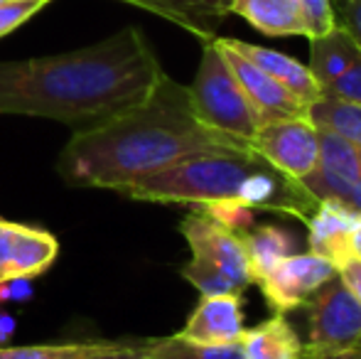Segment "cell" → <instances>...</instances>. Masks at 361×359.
Wrapping results in <instances>:
<instances>
[{"instance_id": "2", "label": "cell", "mask_w": 361, "mask_h": 359, "mask_svg": "<svg viewBox=\"0 0 361 359\" xmlns=\"http://www.w3.org/2000/svg\"><path fill=\"white\" fill-rule=\"evenodd\" d=\"M204 153H253V148L207 126L190 89L162 74L140 104L94 128L74 130L57 173L72 187L121 192L143 175Z\"/></svg>"}, {"instance_id": "34", "label": "cell", "mask_w": 361, "mask_h": 359, "mask_svg": "<svg viewBox=\"0 0 361 359\" xmlns=\"http://www.w3.org/2000/svg\"><path fill=\"white\" fill-rule=\"evenodd\" d=\"M327 359H361V355L357 350H352V352H344V355H334V357H327Z\"/></svg>"}, {"instance_id": "20", "label": "cell", "mask_w": 361, "mask_h": 359, "mask_svg": "<svg viewBox=\"0 0 361 359\" xmlns=\"http://www.w3.org/2000/svg\"><path fill=\"white\" fill-rule=\"evenodd\" d=\"M307 116L317 128L334 130V133L344 135L361 148V106L322 96L310 106Z\"/></svg>"}, {"instance_id": "37", "label": "cell", "mask_w": 361, "mask_h": 359, "mask_svg": "<svg viewBox=\"0 0 361 359\" xmlns=\"http://www.w3.org/2000/svg\"><path fill=\"white\" fill-rule=\"evenodd\" d=\"M39 3H44V5H47V3H49V0H39Z\"/></svg>"}, {"instance_id": "14", "label": "cell", "mask_w": 361, "mask_h": 359, "mask_svg": "<svg viewBox=\"0 0 361 359\" xmlns=\"http://www.w3.org/2000/svg\"><path fill=\"white\" fill-rule=\"evenodd\" d=\"M118 3L147 10L187 30L200 42L214 39L224 20L231 15V0H118Z\"/></svg>"}, {"instance_id": "30", "label": "cell", "mask_w": 361, "mask_h": 359, "mask_svg": "<svg viewBox=\"0 0 361 359\" xmlns=\"http://www.w3.org/2000/svg\"><path fill=\"white\" fill-rule=\"evenodd\" d=\"M339 278H342L344 286L352 291V296L359 300L361 305V261H347V264L339 269Z\"/></svg>"}, {"instance_id": "12", "label": "cell", "mask_w": 361, "mask_h": 359, "mask_svg": "<svg viewBox=\"0 0 361 359\" xmlns=\"http://www.w3.org/2000/svg\"><path fill=\"white\" fill-rule=\"evenodd\" d=\"M246 330L243 325L241 296H202L200 305L187 317L185 327L177 332V340L190 345H228L238 342Z\"/></svg>"}, {"instance_id": "6", "label": "cell", "mask_w": 361, "mask_h": 359, "mask_svg": "<svg viewBox=\"0 0 361 359\" xmlns=\"http://www.w3.org/2000/svg\"><path fill=\"white\" fill-rule=\"evenodd\" d=\"M310 342L305 357L327 359L344 355L361 342V305L342 283L339 273L327 281L307 303Z\"/></svg>"}, {"instance_id": "24", "label": "cell", "mask_w": 361, "mask_h": 359, "mask_svg": "<svg viewBox=\"0 0 361 359\" xmlns=\"http://www.w3.org/2000/svg\"><path fill=\"white\" fill-rule=\"evenodd\" d=\"M42 8L44 3H39V0H0V37L18 30Z\"/></svg>"}, {"instance_id": "8", "label": "cell", "mask_w": 361, "mask_h": 359, "mask_svg": "<svg viewBox=\"0 0 361 359\" xmlns=\"http://www.w3.org/2000/svg\"><path fill=\"white\" fill-rule=\"evenodd\" d=\"M339 273L332 261L317 254H290L256 286H261L263 298L276 312L286 315L288 310L305 305L327 281Z\"/></svg>"}, {"instance_id": "15", "label": "cell", "mask_w": 361, "mask_h": 359, "mask_svg": "<svg viewBox=\"0 0 361 359\" xmlns=\"http://www.w3.org/2000/svg\"><path fill=\"white\" fill-rule=\"evenodd\" d=\"M238 54L253 62L256 67H261L268 77H273L278 84H283L290 94L298 96L302 104L312 106L314 101L322 99V89H319L317 79L312 77V72L307 69V64L298 62L290 54H283L278 49L271 47H261V44H251L243 42V39H233V37H224Z\"/></svg>"}, {"instance_id": "9", "label": "cell", "mask_w": 361, "mask_h": 359, "mask_svg": "<svg viewBox=\"0 0 361 359\" xmlns=\"http://www.w3.org/2000/svg\"><path fill=\"white\" fill-rule=\"evenodd\" d=\"M59 241L42 226L0 219V281L37 278L52 269Z\"/></svg>"}, {"instance_id": "10", "label": "cell", "mask_w": 361, "mask_h": 359, "mask_svg": "<svg viewBox=\"0 0 361 359\" xmlns=\"http://www.w3.org/2000/svg\"><path fill=\"white\" fill-rule=\"evenodd\" d=\"M214 42L221 49L226 64L231 67L233 77L241 84L243 94L248 96L251 106L256 109L261 123H271V121H281V118H295V116H307L310 106L302 104L295 94H290L283 84H278L273 77H268L253 62H248L224 37H214Z\"/></svg>"}, {"instance_id": "17", "label": "cell", "mask_w": 361, "mask_h": 359, "mask_svg": "<svg viewBox=\"0 0 361 359\" xmlns=\"http://www.w3.org/2000/svg\"><path fill=\"white\" fill-rule=\"evenodd\" d=\"M361 49L354 37L337 23V28L329 30L322 37L310 39V64L307 69L317 79L319 89L339 79L354 62L359 59Z\"/></svg>"}, {"instance_id": "32", "label": "cell", "mask_w": 361, "mask_h": 359, "mask_svg": "<svg viewBox=\"0 0 361 359\" xmlns=\"http://www.w3.org/2000/svg\"><path fill=\"white\" fill-rule=\"evenodd\" d=\"M349 254H352L354 261H361V217L352 231V239H349Z\"/></svg>"}, {"instance_id": "11", "label": "cell", "mask_w": 361, "mask_h": 359, "mask_svg": "<svg viewBox=\"0 0 361 359\" xmlns=\"http://www.w3.org/2000/svg\"><path fill=\"white\" fill-rule=\"evenodd\" d=\"M319 130V158L312 175L302 180L314 200L344 202L352 187L361 180V148L344 135L327 128Z\"/></svg>"}, {"instance_id": "28", "label": "cell", "mask_w": 361, "mask_h": 359, "mask_svg": "<svg viewBox=\"0 0 361 359\" xmlns=\"http://www.w3.org/2000/svg\"><path fill=\"white\" fill-rule=\"evenodd\" d=\"M334 15L337 23L354 37L361 49V0H334Z\"/></svg>"}, {"instance_id": "27", "label": "cell", "mask_w": 361, "mask_h": 359, "mask_svg": "<svg viewBox=\"0 0 361 359\" xmlns=\"http://www.w3.org/2000/svg\"><path fill=\"white\" fill-rule=\"evenodd\" d=\"M202 212H204V214H209L212 219H216L219 224H224L226 229L236 231V234L248 231V229H251V224H253V209L241 207V205H231V202L202 207Z\"/></svg>"}, {"instance_id": "5", "label": "cell", "mask_w": 361, "mask_h": 359, "mask_svg": "<svg viewBox=\"0 0 361 359\" xmlns=\"http://www.w3.org/2000/svg\"><path fill=\"white\" fill-rule=\"evenodd\" d=\"M187 89L200 118L221 133L251 143L256 130L263 126L214 39L202 42L200 69Z\"/></svg>"}, {"instance_id": "22", "label": "cell", "mask_w": 361, "mask_h": 359, "mask_svg": "<svg viewBox=\"0 0 361 359\" xmlns=\"http://www.w3.org/2000/svg\"><path fill=\"white\" fill-rule=\"evenodd\" d=\"M152 340H89L62 359H135L150 350Z\"/></svg>"}, {"instance_id": "1", "label": "cell", "mask_w": 361, "mask_h": 359, "mask_svg": "<svg viewBox=\"0 0 361 359\" xmlns=\"http://www.w3.org/2000/svg\"><path fill=\"white\" fill-rule=\"evenodd\" d=\"M165 74L143 30L128 25L72 52L0 62V116L86 130L140 104Z\"/></svg>"}, {"instance_id": "19", "label": "cell", "mask_w": 361, "mask_h": 359, "mask_svg": "<svg viewBox=\"0 0 361 359\" xmlns=\"http://www.w3.org/2000/svg\"><path fill=\"white\" fill-rule=\"evenodd\" d=\"M243 249H246L248 269H251L253 283L268 276L283 259L295 254V236L286 226L263 224L258 229H248L241 234Z\"/></svg>"}, {"instance_id": "4", "label": "cell", "mask_w": 361, "mask_h": 359, "mask_svg": "<svg viewBox=\"0 0 361 359\" xmlns=\"http://www.w3.org/2000/svg\"><path fill=\"white\" fill-rule=\"evenodd\" d=\"M180 234L192 251V259L180 273L202 296H241L253 286L241 234L226 229L202 209L190 212L182 219Z\"/></svg>"}, {"instance_id": "33", "label": "cell", "mask_w": 361, "mask_h": 359, "mask_svg": "<svg viewBox=\"0 0 361 359\" xmlns=\"http://www.w3.org/2000/svg\"><path fill=\"white\" fill-rule=\"evenodd\" d=\"M342 205H347L349 209H354L357 214H361V180L352 187V192H349L347 200H344Z\"/></svg>"}, {"instance_id": "26", "label": "cell", "mask_w": 361, "mask_h": 359, "mask_svg": "<svg viewBox=\"0 0 361 359\" xmlns=\"http://www.w3.org/2000/svg\"><path fill=\"white\" fill-rule=\"evenodd\" d=\"M322 96L361 106V54H359L357 62H354L352 67L342 74V77L334 79L332 84H327V87L322 89Z\"/></svg>"}, {"instance_id": "35", "label": "cell", "mask_w": 361, "mask_h": 359, "mask_svg": "<svg viewBox=\"0 0 361 359\" xmlns=\"http://www.w3.org/2000/svg\"><path fill=\"white\" fill-rule=\"evenodd\" d=\"M150 347H152V345H150ZM135 359H160V357H155V355H152L150 350H147L145 355H140V357H135Z\"/></svg>"}, {"instance_id": "13", "label": "cell", "mask_w": 361, "mask_h": 359, "mask_svg": "<svg viewBox=\"0 0 361 359\" xmlns=\"http://www.w3.org/2000/svg\"><path fill=\"white\" fill-rule=\"evenodd\" d=\"M359 217L361 214L349 209L339 200H319L310 219L305 221L310 226V254L322 256L332 261L337 269H342L347 261H352L349 239H352Z\"/></svg>"}, {"instance_id": "21", "label": "cell", "mask_w": 361, "mask_h": 359, "mask_svg": "<svg viewBox=\"0 0 361 359\" xmlns=\"http://www.w3.org/2000/svg\"><path fill=\"white\" fill-rule=\"evenodd\" d=\"M150 352L160 359H248L241 340L228 345H190L185 340L172 337H155Z\"/></svg>"}, {"instance_id": "7", "label": "cell", "mask_w": 361, "mask_h": 359, "mask_svg": "<svg viewBox=\"0 0 361 359\" xmlns=\"http://www.w3.org/2000/svg\"><path fill=\"white\" fill-rule=\"evenodd\" d=\"M251 148L268 165L302 182L317 168L319 130L310 116H295L263 123L251 138Z\"/></svg>"}, {"instance_id": "18", "label": "cell", "mask_w": 361, "mask_h": 359, "mask_svg": "<svg viewBox=\"0 0 361 359\" xmlns=\"http://www.w3.org/2000/svg\"><path fill=\"white\" fill-rule=\"evenodd\" d=\"M241 345L248 359H302L305 352L302 340L283 312L243 330Z\"/></svg>"}, {"instance_id": "29", "label": "cell", "mask_w": 361, "mask_h": 359, "mask_svg": "<svg viewBox=\"0 0 361 359\" xmlns=\"http://www.w3.org/2000/svg\"><path fill=\"white\" fill-rule=\"evenodd\" d=\"M32 293V278H5V281H0V303H27Z\"/></svg>"}, {"instance_id": "16", "label": "cell", "mask_w": 361, "mask_h": 359, "mask_svg": "<svg viewBox=\"0 0 361 359\" xmlns=\"http://www.w3.org/2000/svg\"><path fill=\"white\" fill-rule=\"evenodd\" d=\"M231 15L268 37H305V23L300 0H231Z\"/></svg>"}, {"instance_id": "25", "label": "cell", "mask_w": 361, "mask_h": 359, "mask_svg": "<svg viewBox=\"0 0 361 359\" xmlns=\"http://www.w3.org/2000/svg\"><path fill=\"white\" fill-rule=\"evenodd\" d=\"M81 342H54V345H23L0 347V359H62L79 350Z\"/></svg>"}, {"instance_id": "36", "label": "cell", "mask_w": 361, "mask_h": 359, "mask_svg": "<svg viewBox=\"0 0 361 359\" xmlns=\"http://www.w3.org/2000/svg\"><path fill=\"white\" fill-rule=\"evenodd\" d=\"M354 350H357V352H359V355H361V342H359V347H354Z\"/></svg>"}, {"instance_id": "31", "label": "cell", "mask_w": 361, "mask_h": 359, "mask_svg": "<svg viewBox=\"0 0 361 359\" xmlns=\"http://www.w3.org/2000/svg\"><path fill=\"white\" fill-rule=\"evenodd\" d=\"M13 335H15V317L10 312L0 310V347L8 345Z\"/></svg>"}, {"instance_id": "3", "label": "cell", "mask_w": 361, "mask_h": 359, "mask_svg": "<svg viewBox=\"0 0 361 359\" xmlns=\"http://www.w3.org/2000/svg\"><path fill=\"white\" fill-rule=\"evenodd\" d=\"M121 195L157 205H241L307 221L317 200L302 182L268 165L256 153H204L130 182Z\"/></svg>"}, {"instance_id": "23", "label": "cell", "mask_w": 361, "mask_h": 359, "mask_svg": "<svg viewBox=\"0 0 361 359\" xmlns=\"http://www.w3.org/2000/svg\"><path fill=\"white\" fill-rule=\"evenodd\" d=\"M305 23V37H322L329 30L337 28V15H334L332 0H300Z\"/></svg>"}]
</instances>
